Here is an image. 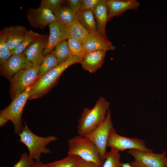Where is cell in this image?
<instances>
[{
  "instance_id": "6da1fadb",
  "label": "cell",
  "mask_w": 167,
  "mask_h": 167,
  "mask_svg": "<svg viewBox=\"0 0 167 167\" xmlns=\"http://www.w3.org/2000/svg\"><path fill=\"white\" fill-rule=\"evenodd\" d=\"M81 59L80 57L71 55L67 60L50 70L32 86L28 99L39 98L49 92L57 83L64 71L73 64L80 63Z\"/></svg>"
},
{
  "instance_id": "7a4b0ae2",
  "label": "cell",
  "mask_w": 167,
  "mask_h": 167,
  "mask_svg": "<svg viewBox=\"0 0 167 167\" xmlns=\"http://www.w3.org/2000/svg\"><path fill=\"white\" fill-rule=\"evenodd\" d=\"M110 102L103 97H99L94 107L90 109L85 108L78 120L77 132L78 134L84 135L91 132L105 120Z\"/></svg>"
},
{
  "instance_id": "3957f363",
  "label": "cell",
  "mask_w": 167,
  "mask_h": 167,
  "mask_svg": "<svg viewBox=\"0 0 167 167\" xmlns=\"http://www.w3.org/2000/svg\"><path fill=\"white\" fill-rule=\"evenodd\" d=\"M21 132L19 135L20 138L18 141L27 147L29 156L32 159L40 161L42 153H50L51 152L46 146L51 142L55 141L58 138L53 135L42 137L37 135L29 129L26 122Z\"/></svg>"
},
{
  "instance_id": "277c9868",
  "label": "cell",
  "mask_w": 167,
  "mask_h": 167,
  "mask_svg": "<svg viewBox=\"0 0 167 167\" xmlns=\"http://www.w3.org/2000/svg\"><path fill=\"white\" fill-rule=\"evenodd\" d=\"M67 143L68 155L79 156L86 161L94 163L97 167H102L104 162L101 159L99 151L90 139L79 135L69 139Z\"/></svg>"
},
{
  "instance_id": "5b68a950",
  "label": "cell",
  "mask_w": 167,
  "mask_h": 167,
  "mask_svg": "<svg viewBox=\"0 0 167 167\" xmlns=\"http://www.w3.org/2000/svg\"><path fill=\"white\" fill-rule=\"evenodd\" d=\"M32 87H29L18 95L8 106L0 111V117L12 122L15 134L19 135L23 129L22 115L27 101L29 99Z\"/></svg>"
},
{
  "instance_id": "8992f818",
  "label": "cell",
  "mask_w": 167,
  "mask_h": 167,
  "mask_svg": "<svg viewBox=\"0 0 167 167\" xmlns=\"http://www.w3.org/2000/svg\"><path fill=\"white\" fill-rule=\"evenodd\" d=\"M40 66H33L21 70L11 78L9 80L11 83L9 93L12 100L35 84L39 79L37 75Z\"/></svg>"
},
{
  "instance_id": "52a82bcc",
  "label": "cell",
  "mask_w": 167,
  "mask_h": 167,
  "mask_svg": "<svg viewBox=\"0 0 167 167\" xmlns=\"http://www.w3.org/2000/svg\"><path fill=\"white\" fill-rule=\"evenodd\" d=\"M114 129L109 109L104 121L94 130L84 136L91 141L97 147L102 161L104 163L107 153V142L109 133Z\"/></svg>"
},
{
  "instance_id": "ba28073f",
  "label": "cell",
  "mask_w": 167,
  "mask_h": 167,
  "mask_svg": "<svg viewBox=\"0 0 167 167\" xmlns=\"http://www.w3.org/2000/svg\"><path fill=\"white\" fill-rule=\"evenodd\" d=\"M107 146L119 152L128 149H136L145 152H153L152 150L146 147L143 139L120 135L116 132L114 129L109 133Z\"/></svg>"
},
{
  "instance_id": "9c48e42d",
  "label": "cell",
  "mask_w": 167,
  "mask_h": 167,
  "mask_svg": "<svg viewBox=\"0 0 167 167\" xmlns=\"http://www.w3.org/2000/svg\"><path fill=\"white\" fill-rule=\"evenodd\" d=\"M128 153L134 158L130 163L131 167H167L165 160L166 152L155 153L136 149L129 150Z\"/></svg>"
},
{
  "instance_id": "30bf717a",
  "label": "cell",
  "mask_w": 167,
  "mask_h": 167,
  "mask_svg": "<svg viewBox=\"0 0 167 167\" xmlns=\"http://www.w3.org/2000/svg\"><path fill=\"white\" fill-rule=\"evenodd\" d=\"M48 26L50 34L43 52L44 56L51 53L58 44L69 37L68 26L61 22L57 21Z\"/></svg>"
},
{
  "instance_id": "8fae6325",
  "label": "cell",
  "mask_w": 167,
  "mask_h": 167,
  "mask_svg": "<svg viewBox=\"0 0 167 167\" xmlns=\"http://www.w3.org/2000/svg\"><path fill=\"white\" fill-rule=\"evenodd\" d=\"M26 16L30 26L35 28L43 29L58 21L52 11L47 8L40 7L36 8H29Z\"/></svg>"
},
{
  "instance_id": "7c38bea8",
  "label": "cell",
  "mask_w": 167,
  "mask_h": 167,
  "mask_svg": "<svg viewBox=\"0 0 167 167\" xmlns=\"http://www.w3.org/2000/svg\"><path fill=\"white\" fill-rule=\"evenodd\" d=\"M33 66L24 53L12 55L6 63L1 65L0 71L2 75L10 80L19 71L28 69Z\"/></svg>"
},
{
  "instance_id": "4fadbf2b",
  "label": "cell",
  "mask_w": 167,
  "mask_h": 167,
  "mask_svg": "<svg viewBox=\"0 0 167 167\" xmlns=\"http://www.w3.org/2000/svg\"><path fill=\"white\" fill-rule=\"evenodd\" d=\"M47 35L41 34L26 48L24 53L33 66H40L45 56L43 54L48 39Z\"/></svg>"
},
{
  "instance_id": "5bb4252c",
  "label": "cell",
  "mask_w": 167,
  "mask_h": 167,
  "mask_svg": "<svg viewBox=\"0 0 167 167\" xmlns=\"http://www.w3.org/2000/svg\"><path fill=\"white\" fill-rule=\"evenodd\" d=\"M86 52L98 50H113L115 47L108 39L97 32L90 33L83 44Z\"/></svg>"
},
{
  "instance_id": "9a60e30c",
  "label": "cell",
  "mask_w": 167,
  "mask_h": 167,
  "mask_svg": "<svg viewBox=\"0 0 167 167\" xmlns=\"http://www.w3.org/2000/svg\"><path fill=\"white\" fill-rule=\"evenodd\" d=\"M106 2L109 10L108 21L127 10H136L140 5L136 0H107Z\"/></svg>"
},
{
  "instance_id": "2e32d148",
  "label": "cell",
  "mask_w": 167,
  "mask_h": 167,
  "mask_svg": "<svg viewBox=\"0 0 167 167\" xmlns=\"http://www.w3.org/2000/svg\"><path fill=\"white\" fill-rule=\"evenodd\" d=\"M106 52L101 50L86 52L80 63L83 69L91 73L96 72L103 64Z\"/></svg>"
},
{
  "instance_id": "e0dca14e",
  "label": "cell",
  "mask_w": 167,
  "mask_h": 167,
  "mask_svg": "<svg viewBox=\"0 0 167 167\" xmlns=\"http://www.w3.org/2000/svg\"><path fill=\"white\" fill-rule=\"evenodd\" d=\"M97 24V32L105 38H108L105 32L107 22L108 21L109 10L106 0H100L92 10Z\"/></svg>"
},
{
  "instance_id": "ac0fdd59",
  "label": "cell",
  "mask_w": 167,
  "mask_h": 167,
  "mask_svg": "<svg viewBox=\"0 0 167 167\" xmlns=\"http://www.w3.org/2000/svg\"><path fill=\"white\" fill-rule=\"evenodd\" d=\"M3 29L7 33L8 45L11 50L22 42L28 31L25 27L19 25L5 27Z\"/></svg>"
},
{
  "instance_id": "d6986e66",
  "label": "cell",
  "mask_w": 167,
  "mask_h": 167,
  "mask_svg": "<svg viewBox=\"0 0 167 167\" xmlns=\"http://www.w3.org/2000/svg\"><path fill=\"white\" fill-rule=\"evenodd\" d=\"M77 19L90 33L97 32V24L92 10L85 9L76 14Z\"/></svg>"
},
{
  "instance_id": "ffe728a7",
  "label": "cell",
  "mask_w": 167,
  "mask_h": 167,
  "mask_svg": "<svg viewBox=\"0 0 167 167\" xmlns=\"http://www.w3.org/2000/svg\"><path fill=\"white\" fill-rule=\"evenodd\" d=\"M69 37L78 41L83 45L90 33L77 19L67 26Z\"/></svg>"
},
{
  "instance_id": "44dd1931",
  "label": "cell",
  "mask_w": 167,
  "mask_h": 167,
  "mask_svg": "<svg viewBox=\"0 0 167 167\" xmlns=\"http://www.w3.org/2000/svg\"><path fill=\"white\" fill-rule=\"evenodd\" d=\"M53 13L58 21L67 26L77 19L76 14L68 6H60Z\"/></svg>"
},
{
  "instance_id": "7402d4cb",
  "label": "cell",
  "mask_w": 167,
  "mask_h": 167,
  "mask_svg": "<svg viewBox=\"0 0 167 167\" xmlns=\"http://www.w3.org/2000/svg\"><path fill=\"white\" fill-rule=\"evenodd\" d=\"M41 34L32 30L28 31L23 40L14 49L11 50L12 55H18L24 53L26 48Z\"/></svg>"
},
{
  "instance_id": "603a6c76",
  "label": "cell",
  "mask_w": 167,
  "mask_h": 167,
  "mask_svg": "<svg viewBox=\"0 0 167 167\" xmlns=\"http://www.w3.org/2000/svg\"><path fill=\"white\" fill-rule=\"evenodd\" d=\"M60 64L57 58L52 53L45 56L38 71L37 76L38 79Z\"/></svg>"
},
{
  "instance_id": "cb8c5ba5",
  "label": "cell",
  "mask_w": 167,
  "mask_h": 167,
  "mask_svg": "<svg viewBox=\"0 0 167 167\" xmlns=\"http://www.w3.org/2000/svg\"><path fill=\"white\" fill-rule=\"evenodd\" d=\"M80 158L77 155H68L62 159L46 164L49 167H76Z\"/></svg>"
},
{
  "instance_id": "d4e9b609",
  "label": "cell",
  "mask_w": 167,
  "mask_h": 167,
  "mask_svg": "<svg viewBox=\"0 0 167 167\" xmlns=\"http://www.w3.org/2000/svg\"><path fill=\"white\" fill-rule=\"evenodd\" d=\"M51 53L60 64L67 60L71 56L67 41L65 40L59 43Z\"/></svg>"
},
{
  "instance_id": "484cf974",
  "label": "cell",
  "mask_w": 167,
  "mask_h": 167,
  "mask_svg": "<svg viewBox=\"0 0 167 167\" xmlns=\"http://www.w3.org/2000/svg\"><path fill=\"white\" fill-rule=\"evenodd\" d=\"M105 159L102 167H122L119 152L113 149L107 152Z\"/></svg>"
},
{
  "instance_id": "4316f807",
  "label": "cell",
  "mask_w": 167,
  "mask_h": 167,
  "mask_svg": "<svg viewBox=\"0 0 167 167\" xmlns=\"http://www.w3.org/2000/svg\"><path fill=\"white\" fill-rule=\"evenodd\" d=\"M67 42L70 55L82 58L86 53L83 45L79 41L69 37Z\"/></svg>"
},
{
  "instance_id": "83f0119b",
  "label": "cell",
  "mask_w": 167,
  "mask_h": 167,
  "mask_svg": "<svg viewBox=\"0 0 167 167\" xmlns=\"http://www.w3.org/2000/svg\"><path fill=\"white\" fill-rule=\"evenodd\" d=\"M63 1L62 0H42L41 2L39 7L47 8L53 13L61 6Z\"/></svg>"
},
{
  "instance_id": "f1b7e54d",
  "label": "cell",
  "mask_w": 167,
  "mask_h": 167,
  "mask_svg": "<svg viewBox=\"0 0 167 167\" xmlns=\"http://www.w3.org/2000/svg\"><path fill=\"white\" fill-rule=\"evenodd\" d=\"M34 162L27 152L22 153L19 160L13 167H30Z\"/></svg>"
},
{
  "instance_id": "f546056e",
  "label": "cell",
  "mask_w": 167,
  "mask_h": 167,
  "mask_svg": "<svg viewBox=\"0 0 167 167\" xmlns=\"http://www.w3.org/2000/svg\"><path fill=\"white\" fill-rule=\"evenodd\" d=\"M11 50L8 45V37L6 31L3 29L0 32V52Z\"/></svg>"
},
{
  "instance_id": "4dcf8cb0",
  "label": "cell",
  "mask_w": 167,
  "mask_h": 167,
  "mask_svg": "<svg viewBox=\"0 0 167 167\" xmlns=\"http://www.w3.org/2000/svg\"><path fill=\"white\" fill-rule=\"evenodd\" d=\"M82 0H69L68 7L76 14L81 10Z\"/></svg>"
},
{
  "instance_id": "1f68e13d",
  "label": "cell",
  "mask_w": 167,
  "mask_h": 167,
  "mask_svg": "<svg viewBox=\"0 0 167 167\" xmlns=\"http://www.w3.org/2000/svg\"><path fill=\"white\" fill-rule=\"evenodd\" d=\"M100 0H82L81 11L85 9L93 10Z\"/></svg>"
},
{
  "instance_id": "d6a6232c",
  "label": "cell",
  "mask_w": 167,
  "mask_h": 167,
  "mask_svg": "<svg viewBox=\"0 0 167 167\" xmlns=\"http://www.w3.org/2000/svg\"><path fill=\"white\" fill-rule=\"evenodd\" d=\"M12 56L11 50L0 52V63L2 65L6 63Z\"/></svg>"
},
{
  "instance_id": "836d02e7",
  "label": "cell",
  "mask_w": 167,
  "mask_h": 167,
  "mask_svg": "<svg viewBox=\"0 0 167 167\" xmlns=\"http://www.w3.org/2000/svg\"><path fill=\"white\" fill-rule=\"evenodd\" d=\"M76 167H97V166L94 163L86 161L80 158Z\"/></svg>"
},
{
  "instance_id": "e575fe53",
  "label": "cell",
  "mask_w": 167,
  "mask_h": 167,
  "mask_svg": "<svg viewBox=\"0 0 167 167\" xmlns=\"http://www.w3.org/2000/svg\"><path fill=\"white\" fill-rule=\"evenodd\" d=\"M30 167H49L47 164H45L40 161H34Z\"/></svg>"
},
{
  "instance_id": "d590c367",
  "label": "cell",
  "mask_w": 167,
  "mask_h": 167,
  "mask_svg": "<svg viewBox=\"0 0 167 167\" xmlns=\"http://www.w3.org/2000/svg\"><path fill=\"white\" fill-rule=\"evenodd\" d=\"M6 119L2 117H0V126L2 127L5 125L8 122Z\"/></svg>"
},
{
  "instance_id": "8d00e7d4",
  "label": "cell",
  "mask_w": 167,
  "mask_h": 167,
  "mask_svg": "<svg viewBox=\"0 0 167 167\" xmlns=\"http://www.w3.org/2000/svg\"><path fill=\"white\" fill-rule=\"evenodd\" d=\"M122 167H131L129 163H122Z\"/></svg>"
},
{
  "instance_id": "74e56055",
  "label": "cell",
  "mask_w": 167,
  "mask_h": 167,
  "mask_svg": "<svg viewBox=\"0 0 167 167\" xmlns=\"http://www.w3.org/2000/svg\"><path fill=\"white\" fill-rule=\"evenodd\" d=\"M165 163L166 164V166L167 167V157H166L165 158Z\"/></svg>"
},
{
  "instance_id": "f35d334b",
  "label": "cell",
  "mask_w": 167,
  "mask_h": 167,
  "mask_svg": "<svg viewBox=\"0 0 167 167\" xmlns=\"http://www.w3.org/2000/svg\"></svg>"
}]
</instances>
